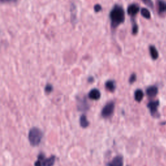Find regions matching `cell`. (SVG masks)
Masks as SVG:
<instances>
[{
    "instance_id": "obj_1",
    "label": "cell",
    "mask_w": 166,
    "mask_h": 166,
    "mask_svg": "<svg viewBox=\"0 0 166 166\" xmlns=\"http://www.w3.org/2000/svg\"><path fill=\"white\" fill-rule=\"evenodd\" d=\"M110 27L112 33H115L118 27L123 23L125 20V13L123 7L118 4H116L110 12Z\"/></svg>"
},
{
    "instance_id": "obj_2",
    "label": "cell",
    "mask_w": 166,
    "mask_h": 166,
    "mask_svg": "<svg viewBox=\"0 0 166 166\" xmlns=\"http://www.w3.org/2000/svg\"><path fill=\"white\" fill-rule=\"evenodd\" d=\"M43 138L42 131L38 127H33L29 132L28 138L30 144L33 147H36L40 144Z\"/></svg>"
},
{
    "instance_id": "obj_3",
    "label": "cell",
    "mask_w": 166,
    "mask_h": 166,
    "mask_svg": "<svg viewBox=\"0 0 166 166\" xmlns=\"http://www.w3.org/2000/svg\"><path fill=\"white\" fill-rule=\"evenodd\" d=\"M115 109V104L113 101H110L105 104L101 111V116L104 118H109L113 114Z\"/></svg>"
},
{
    "instance_id": "obj_4",
    "label": "cell",
    "mask_w": 166,
    "mask_h": 166,
    "mask_svg": "<svg viewBox=\"0 0 166 166\" xmlns=\"http://www.w3.org/2000/svg\"><path fill=\"white\" fill-rule=\"evenodd\" d=\"M159 104L160 102L158 100L150 101V102L147 104V108L149 109L150 114L154 118H159L160 117V114L158 111Z\"/></svg>"
},
{
    "instance_id": "obj_5",
    "label": "cell",
    "mask_w": 166,
    "mask_h": 166,
    "mask_svg": "<svg viewBox=\"0 0 166 166\" xmlns=\"http://www.w3.org/2000/svg\"><path fill=\"white\" fill-rule=\"evenodd\" d=\"M140 11V6L136 4H132L127 8V14L131 18H134Z\"/></svg>"
},
{
    "instance_id": "obj_6",
    "label": "cell",
    "mask_w": 166,
    "mask_h": 166,
    "mask_svg": "<svg viewBox=\"0 0 166 166\" xmlns=\"http://www.w3.org/2000/svg\"><path fill=\"white\" fill-rule=\"evenodd\" d=\"M156 6H157V11L159 16H164L166 13V1L164 0H157Z\"/></svg>"
},
{
    "instance_id": "obj_7",
    "label": "cell",
    "mask_w": 166,
    "mask_h": 166,
    "mask_svg": "<svg viewBox=\"0 0 166 166\" xmlns=\"http://www.w3.org/2000/svg\"><path fill=\"white\" fill-rule=\"evenodd\" d=\"M90 108V105L85 98H79L77 100V109L79 111H87Z\"/></svg>"
},
{
    "instance_id": "obj_8",
    "label": "cell",
    "mask_w": 166,
    "mask_h": 166,
    "mask_svg": "<svg viewBox=\"0 0 166 166\" xmlns=\"http://www.w3.org/2000/svg\"><path fill=\"white\" fill-rule=\"evenodd\" d=\"M107 166H123V158L121 155H118L108 163Z\"/></svg>"
},
{
    "instance_id": "obj_9",
    "label": "cell",
    "mask_w": 166,
    "mask_h": 166,
    "mask_svg": "<svg viewBox=\"0 0 166 166\" xmlns=\"http://www.w3.org/2000/svg\"><path fill=\"white\" fill-rule=\"evenodd\" d=\"M56 160V156L54 155L51 156L49 158H45L43 160H39L41 162L42 166H53Z\"/></svg>"
},
{
    "instance_id": "obj_10",
    "label": "cell",
    "mask_w": 166,
    "mask_h": 166,
    "mask_svg": "<svg viewBox=\"0 0 166 166\" xmlns=\"http://www.w3.org/2000/svg\"><path fill=\"white\" fill-rule=\"evenodd\" d=\"M101 96L100 91L96 88L92 89L88 94V97L92 100H99Z\"/></svg>"
},
{
    "instance_id": "obj_11",
    "label": "cell",
    "mask_w": 166,
    "mask_h": 166,
    "mask_svg": "<svg viewBox=\"0 0 166 166\" xmlns=\"http://www.w3.org/2000/svg\"><path fill=\"white\" fill-rule=\"evenodd\" d=\"M158 89L155 86H150L146 89V94L150 98H153L156 97L158 94Z\"/></svg>"
},
{
    "instance_id": "obj_12",
    "label": "cell",
    "mask_w": 166,
    "mask_h": 166,
    "mask_svg": "<svg viewBox=\"0 0 166 166\" xmlns=\"http://www.w3.org/2000/svg\"><path fill=\"white\" fill-rule=\"evenodd\" d=\"M149 50L150 55V57H151L152 59L154 60H157L159 57V53H158V50H156L155 46L153 45H150L149 48Z\"/></svg>"
},
{
    "instance_id": "obj_13",
    "label": "cell",
    "mask_w": 166,
    "mask_h": 166,
    "mask_svg": "<svg viewBox=\"0 0 166 166\" xmlns=\"http://www.w3.org/2000/svg\"><path fill=\"white\" fill-rule=\"evenodd\" d=\"M71 12V21L74 25L77 21V9L74 4H72L70 8Z\"/></svg>"
},
{
    "instance_id": "obj_14",
    "label": "cell",
    "mask_w": 166,
    "mask_h": 166,
    "mask_svg": "<svg viewBox=\"0 0 166 166\" xmlns=\"http://www.w3.org/2000/svg\"><path fill=\"white\" fill-rule=\"evenodd\" d=\"M106 88L110 92H114L116 88V84L114 81L112 80H109L105 82Z\"/></svg>"
},
{
    "instance_id": "obj_15",
    "label": "cell",
    "mask_w": 166,
    "mask_h": 166,
    "mask_svg": "<svg viewBox=\"0 0 166 166\" xmlns=\"http://www.w3.org/2000/svg\"><path fill=\"white\" fill-rule=\"evenodd\" d=\"M143 91L140 90V89H138V90H136L134 93V99L136 100L137 102H141L142 101L143 98Z\"/></svg>"
},
{
    "instance_id": "obj_16",
    "label": "cell",
    "mask_w": 166,
    "mask_h": 166,
    "mask_svg": "<svg viewBox=\"0 0 166 166\" xmlns=\"http://www.w3.org/2000/svg\"><path fill=\"white\" fill-rule=\"evenodd\" d=\"M89 125H90V123L88 121L87 116L82 114L81 116V118H80V125H81L82 128H87L88 127Z\"/></svg>"
},
{
    "instance_id": "obj_17",
    "label": "cell",
    "mask_w": 166,
    "mask_h": 166,
    "mask_svg": "<svg viewBox=\"0 0 166 166\" xmlns=\"http://www.w3.org/2000/svg\"><path fill=\"white\" fill-rule=\"evenodd\" d=\"M131 22H132V34L134 36H136L138 33V26L136 21H135L134 18H131Z\"/></svg>"
},
{
    "instance_id": "obj_18",
    "label": "cell",
    "mask_w": 166,
    "mask_h": 166,
    "mask_svg": "<svg viewBox=\"0 0 166 166\" xmlns=\"http://www.w3.org/2000/svg\"><path fill=\"white\" fill-rule=\"evenodd\" d=\"M141 14L144 18L149 20L151 18V14H150V11L146 8H142L141 9Z\"/></svg>"
},
{
    "instance_id": "obj_19",
    "label": "cell",
    "mask_w": 166,
    "mask_h": 166,
    "mask_svg": "<svg viewBox=\"0 0 166 166\" xmlns=\"http://www.w3.org/2000/svg\"><path fill=\"white\" fill-rule=\"evenodd\" d=\"M44 90H45V94H51V92H53V85L51 84H49V83H48V84H46V86L45 87Z\"/></svg>"
},
{
    "instance_id": "obj_20",
    "label": "cell",
    "mask_w": 166,
    "mask_h": 166,
    "mask_svg": "<svg viewBox=\"0 0 166 166\" xmlns=\"http://www.w3.org/2000/svg\"><path fill=\"white\" fill-rule=\"evenodd\" d=\"M141 1H142L145 5H147V7H149L151 9H153L154 5L152 0H141Z\"/></svg>"
},
{
    "instance_id": "obj_21",
    "label": "cell",
    "mask_w": 166,
    "mask_h": 166,
    "mask_svg": "<svg viewBox=\"0 0 166 166\" xmlns=\"http://www.w3.org/2000/svg\"><path fill=\"white\" fill-rule=\"evenodd\" d=\"M136 79L137 77L136 73H133V74H131L130 78H129V83L130 84H133L134 82H136Z\"/></svg>"
},
{
    "instance_id": "obj_22",
    "label": "cell",
    "mask_w": 166,
    "mask_h": 166,
    "mask_svg": "<svg viewBox=\"0 0 166 166\" xmlns=\"http://www.w3.org/2000/svg\"><path fill=\"white\" fill-rule=\"evenodd\" d=\"M94 9L96 13H99V12H101V10H102V7H101V5L99 4H96L94 5Z\"/></svg>"
},
{
    "instance_id": "obj_23",
    "label": "cell",
    "mask_w": 166,
    "mask_h": 166,
    "mask_svg": "<svg viewBox=\"0 0 166 166\" xmlns=\"http://www.w3.org/2000/svg\"><path fill=\"white\" fill-rule=\"evenodd\" d=\"M18 0H0V4H14Z\"/></svg>"
},
{
    "instance_id": "obj_24",
    "label": "cell",
    "mask_w": 166,
    "mask_h": 166,
    "mask_svg": "<svg viewBox=\"0 0 166 166\" xmlns=\"http://www.w3.org/2000/svg\"><path fill=\"white\" fill-rule=\"evenodd\" d=\"M94 77H89L88 79V81L89 82H94Z\"/></svg>"
}]
</instances>
